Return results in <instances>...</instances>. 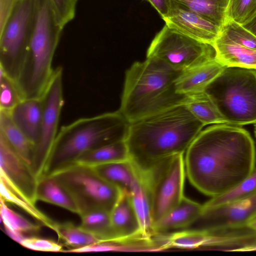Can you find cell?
Segmentation results:
<instances>
[{"label":"cell","mask_w":256,"mask_h":256,"mask_svg":"<svg viewBox=\"0 0 256 256\" xmlns=\"http://www.w3.org/2000/svg\"><path fill=\"white\" fill-rule=\"evenodd\" d=\"M18 0H0V30L4 27Z\"/></svg>","instance_id":"obj_37"},{"label":"cell","mask_w":256,"mask_h":256,"mask_svg":"<svg viewBox=\"0 0 256 256\" xmlns=\"http://www.w3.org/2000/svg\"><path fill=\"white\" fill-rule=\"evenodd\" d=\"M130 159L128 148L126 140H124L88 150L81 155L74 164L94 166Z\"/></svg>","instance_id":"obj_22"},{"label":"cell","mask_w":256,"mask_h":256,"mask_svg":"<svg viewBox=\"0 0 256 256\" xmlns=\"http://www.w3.org/2000/svg\"><path fill=\"white\" fill-rule=\"evenodd\" d=\"M242 26L256 36V12L247 22Z\"/></svg>","instance_id":"obj_40"},{"label":"cell","mask_w":256,"mask_h":256,"mask_svg":"<svg viewBox=\"0 0 256 256\" xmlns=\"http://www.w3.org/2000/svg\"><path fill=\"white\" fill-rule=\"evenodd\" d=\"M184 104L191 114L204 126L226 124L214 102L205 92L188 95Z\"/></svg>","instance_id":"obj_25"},{"label":"cell","mask_w":256,"mask_h":256,"mask_svg":"<svg viewBox=\"0 0 256 256\" xmlns=\"http://www.w3.org/2000/svg\"><path fill=\"white\" fill-rule=\"evenodd\" d=\"M0 178L35 204L38 180L31 166L14 150L0 134Z\"/></svg>","instance_id":"obj_12"},{"label":"cell","mask_w":256,"mask_h":256,"mask_svg":"<svg viewBox=\"0 0 256 256\" xmlns=\"http://www.w3.org/2000/svg\"><path fill=\"white\" fill-rule=\"evenodd\" d=\"M254 136H255V138H256V124L254 126Z\"/></svg>","instance_id":"obj_42"},{"label":"cell","mask_w":256,"mask_h":256,"mask_svg":"<svg viewBox=\"0 0 256 256\" xmlns=\"http://www.w3.org/2000/svg\"><path fill=\"white\" fill-rule=\"evenodd\" d=\"M78 0H50L58 21L64 26L74 17Z\"/></svg>","instance_id":"obj_35"},{"label":"cell","mask_w":256,"mask_h":256,"mask_svg":"<svg viewBox=\"0 0 256 256\" xmlns=\"http://www.w3.org/2000/svg\"><path fill=\"white\" fill-rule=\"evenodd\" d=\"M63 69L54 70L52 78L41 98L42 118L40 136L34 148L32 168L39 180L57 136V130L64 104Z\"/></svg>","instance_id":"obj_11"},{"label":"cell","mask_w":256,"mask_h":256,"mask_svg":"<svg viewBox=\"0 0 256 256\" xmlns=\"http://www.w3.org/2000/svg\"><path fill=\"white\" fill-rule=\"evenodd\" d=\"M172 68L183 72L216 58L213 45L197 40L166 24L156 36L146 53Z\"/></svg>","instance_id":"obj_9"},{"label":"cell","mask_w":256,"mask_h":256,"mask_svg":"<svg viewBox=\"0 0 256 256\" xmlns=\"http://www.w3.org/2000/svg\"><path fill=\"white\" fill-rule=\"evenodd\" d=\"M53 230L57 234L64 244L69 246L70 249L80 248L100 242L94 234L70 222H56Z\"/></svg>","instance_id":"obj_30"},{"label":"cell","mask_w":256,"mask_h":256,"mask_svg":"<svg viewBox=\"0 0 256 256\" xmlns=\"http://www.w3.org/2000/svg\"><path fill=\"white\" fill-rule=\"evenodd\" d=\"M202 210V205L184 196L175 208L154 224L153 231L166 234L186 229L199 218Z\"/></svg>","instance_id":"obj_18"},{"label":"cell","mask_w":256,"mask_h":256,"mask_svg":"<svg viewBox=\"0 0 256 256\" xmlns=\"http://www.w3.org/2000/svg\"><path fill=\"white\" fill-rule=\"evenodd\" d=\"M226 68L215 58L184 70L176 80V92L188 96L204 92L207 86Z\"/></svg>","instance_id":"obj_16"},{"label":"cell","mask_w":256,"mask_h":256,"mask_svg":"<svg viewBox=\"0 0 256 256\" xmlns=\"http://www.w3.org/2000/svg\"><path fill=\"white\" fill-rule=\"evenodd\" d=\"M204 92L226 124H256V69L226 67Z\"/></svg>","instance_id":"obj_6"},{"label":"cell","mask_w":256,"mask_h":256,"mask_svg":"<svg viewBox=\"0 0 256 256\" xmlns=\"http://www.w3.org/2000/svg\"><path fill=\"white\" fill-rule=\"evenodd\" d=\"M256 12V0H229L226 18L243 25Z\"/></svg>","instance_id":"obj_34"},{"label":"cell","mask_w":256,"mask_h":256,"mask_svg":"<svg viewBox=\"0 0 256 256\" xmlns=\"http://www.w3.org/2000/svg\"><path fill=\"white\" fill-rule=\"evenodd\" d=\"M246 225L252 230H256V216L251 219Z\"/></svg>","instance_id":"obj_41"},{"label":"cell","mask_w":256,"mask_h":256,"mask_svg":"<svg viewBox=\"0 0 256 256\" xmlns=\"http://www.w3.org/2000/svg\"><path fill=\"white\" fill-rule=\"evenodd\" d=\"M4 230L6 234L13 240L16 242H17L20 244L22 241L25 239L26 237V235L16 231L12 230L10 229L6 226H4Z\"/></svg>","instance_id":"obj_39"},{"label":"cell","mask_w":256,"mask_h":256,"mask_svg":"<svg viewBox=\"0 0 256 256\" xmlns=\"http://www.w3.org/2000/svg\"><path fill=\"white\" fill-rule=\"evenodd\" d=\"M62 29L50 0H35L33 32L18 78L24 90L39 94L47 86L54 72L52 60Z\"/></svg>","instance_id":"obj_5"},{"label":"cell","mask_w":256,"mask_h":256,"mask_svg":"<svg viewBox=\"0 0 256 256\" xmlns=\"http://www.w3.org/2000/svg\"><path fill=\"white\" fill-rule=\"evenodd\" d=\"M0 110L10 112L24 99L16 82L0 70Z\"/></svg>","instance_id":"obj_33"},{"label":"cell","mask_w":256,"mask_h":256,"mask_svg":"<svg viewBox=\"0 0 256 256\" xmlns=\"http://www.w3.org/2000/svg\"><path fill=\"white\" fill-rule=\"evenodd\" d=\"M256 216V194L234 202L204 210L188 228L212 230L246 226Z\"/></svg>","instance_id":"obj_13"},{"label":"cell","mask_w":256,"mask_h":256,"mask_svg":"<svg viewBox=\"0 0 256 256\" xmlns=\"http://www.w3.org/2000/svg\"><path fill=\"white\" fill-rule=\"evenodd\" d=\"M0 178V200L6 202L14 204L40 222L42 225L54 230L56 222L38 209L35 204L30 202L4 179Z\"/></svg>","instance_id":"obj_29"},{"label":"cell","mask_w":256,"mask_h":256,"mask_svg":"<svg viewBox=\"0 0 256 256\" xmlns=\"http://www.w3.org/2000/svg\"><path fill=\"white\" fill-rule=\"evenodd\" d=\"M8 112L13 122L35 148L41 131V98L24 99Z\"/></svg>","instance_id":"obj_17"},{"label":"cell","mask_w":256,"mask_h":256,"mask_svg":"<svg viewBox=\"0 0 256 256\" xmlns=\"http://www.w3.org/2000/svg\"><path fill=\"white\" fill-rule=\"evenodd\" d=\"M6 203L0 200V218L4 226L30 236H34L39 232L40 229V225L28 220L8 208Z\"/></svg>","instance_id":"obj_31"},{"label":"cell","mask_w":256,"mask_h":256,"mask_svg":"<svg viewBox=\"0 0 256 256\" xmlns=\"http://www.w3.org/2000/svg\"><path fill=\"white\" fill-rule=\"evenodd\" d=\"M164 20L168 17L170 8L171 0H146Z\"/></svg>","instance_id":"obj_38"},{"label":"cell","mask_w":256,"mask_h":256,"mask_svg":"<svg viewBox=\"0 0 256 256\" xmlns=\"http://www.w3.org/2000/svg\"><path fill=\"white\" fill-rule=\"evenodd\" d=\"M136 166L137 175L130 192V198L142 232L151 236L155 233L153 231L150 190L144 172Z\"/></svg>","instance_id":"obj_19"},{"label":"cell","mask_w":256,"mask_h":256,"mask_svg":"<svg viewBox=\"0 0 256 256\" xmlns=\"http://www.w3.org/2000/svg\"><path fill=\"white\" fill-rule=\"evenodd\" d=\"M130 125L118 110L81 118L63 126L57 134L42 178L74 164L88 150L126 140Z\"/></svg>","instance_id":"obj_4"},{"label":"cell","mask_w":256,"mask_h":256,"mask_svg":"<svg viewBox=\"0 0 256 256\" xmlns=\"http://www.w3.org/2000/svg\"><path fill=\"white\" fill-rule=\"evenodd\" d=\"M142 170L150 190L154 226L175 208L184 196L186 172L184 154L174 156L148 169Z\"/></svg>","instance_id":"obj_10"},{"label":"cell","mask_w":256,"mask_h":256,"mask_svg":"<svg viewBox=\"0 0 256 256\" xmlns=\"http://www.w3.org/2000/svg\"><path fill=\"white\" fill-rule=\"evenodd\" d=\"M218 36L234 43L256 50V36L242 25L230 19H226Z\"/></svg>","instance_id":"obj_32"},{"label":"cell","mask_w":256,"mask_h":256,"mask_svg":"<svg viewBox=\"0 0 256 256\" xmlns=\"http://www.w3.org/2000/svg\"><path fill=\"white\" fill-rule=\"evenodd\" d=\"M166 24L188 36L212 45L218 38L220 28L193 12L187 6L171 0Z\"/></svg>","instance_id":"obj_14"},{"label":"cell","mask_w":256,"mask_h":256,"mask_svg":"<svg viewBox=\"0 0 256 256\" xmlns=\"http://www.w3.org/2000/svg\"><path fill=\"white\" fill-rule=\"evenodd\" d=\"M49 176L58 181L68 192L80 216L95 210L110 212L122 192L89 166L74 164Z\"/></svg>","instance_id":"obj_7"},{"label":"cell","mask_w":256,"mask_h":256,"mask_svg":"<svg viewBox=\"0 0 256 256\" xmlns=\"http://www.w3.org/2000/svg\"><path fill=\"white\" fill-rule=\"evenodd\" d=\"M112 228L117 238V242L144 236L133 207L130 194L122 191L121 194L110 212Z\"/></svg>","instance_id":"obj_15"},{"label":"cell","mask_w":256,"mask_h":256,"mask_svg":"<svg viewBox=\"0 0 256 256\" xmlns=\"http://www.w3.org/2000/svg\"><path fill=\"white\" fill-rule=\"evenodd\" d=\"M219 28L226 18L229 0H174Z\"/></svg>","instance_id":"obj_28"},{"label":"cell","mask_w":256,"mask_h":256,"mask_svg":"<svg viewBox=\"0 0 256 256\" xmlns=\"http://www.w3.org/2000/svg\"><path fill=\"white\" fill-rule=\"evenodd\" d=\"M213 46L216 59L226 67L256 69V50L218 36Z\"/></svg>","instance_id":"obj_20"},{"label":"cell","mask_w":256,"mask_h":256,"mask_svg":"<svg viewBox=\"0 0 256 256\" xmlns=\"http://www.w3.org/2000/svg\"><path fill=\"white\" fill-rule=\"evenodd\" d=\"M0 134L14 150L31 166L34 146L14 124L9 112L2 110H0Z\"/></svg>","instance_id":"obj_23"},{"label":"cell","mask_w":256,"mask_h":256,"mask_svg":"<svg viewBox=\"0 0 256 256\" xmlns=\"http://www.w3.org/2000/svg\"><path fill=\"white\" fill-rule=\"evenodd\" d=\"M204 126L184 104L131 122L126 139L130 160L147 170L174 156L184 154Z\"/></svg>","instance_id":"obj_2"},{"label":"cell","mask_w":256,"mask_h":256,"mask_svg":"<svg viewBox=\"0 0 256 256\" xmlns=\"http://www.w3.org/2000/svg\"><path fill=\"white\" fill-rule=\"evenodd\" d=\"M91 167L106 180L130 194L137 175L136 166L130 159Z\"/></svg>","instance_id":"obj_21"},{"label":"cell","mask_w":256,"mask_h":256,"mask_svg":"<svg viewBox=\"0 0 256 256\" xmlns=\"http://www.w3.org/2000/svg\"><path fill=\"white\" fill-rule=\"evenodd\" d=\"M185 153L189 180L212 197L232 189L255 169L254 142L241 126L220 124L208 126L200 132Z\"/></svg>","instance_id":"obj_1"},{"label":"cell","mask_w":256,"mask_h":256,"mask_svg":"<svg viewBox=\"0 0 256 256\" xmlns=\"http://www.w3.org/2000/svg\"><path fill=\"white\" fill-rule=\"evenodd\" d=\"M36 198V201L51 204L78 215V208L70 194L52 176H44L38 180Z\"/></svg>","instance_id":"obj_24"},{"label":"cell","mask_w":256,"mask_h":256,"mask_svg":"<svg viewBox=\"0 0 256 256\" xmlns=\"http://www.w3.org/2000/svg\"><path fill=\"white\" fill-rule=\"evenodd\" d=\"M20 244L30 250L46 252H64L62 246L56 242L49 239L29 236L24 239Z\"/></svg>","instance_id":"obj_36"},{"label":"cell","mask_w":256,"mask_h":256,"mask_svg":"<svg viewBox=\"0 0 256 256\" xmlns=\"http://www.w3.org/2000/svg\"><path fill=\"white\" fill-rule=\"evenodd\" d=\"M34 18L35 0H18L0 30V70L16 81L29 48Z\"/></svg>","instance_id":"obj_8"},{"label":"cell","mask_w":256,"mask_h":256,"mask_svg":"<svg viewBox=\"0 0 256 256\" xmlns=\"http://www.w3.org/2000/svg\"><path fill=\"white\" fill-rule=\"evenodd\" d=\"M256 194V168L244 180L232 189L212 197L202 204V210L212 208L246 198Z\"/></svg>","instance_id":"obj_27"},{"label":"cell","mask_w":256,"mask_h":256,"mask_svg":"<svg viewBox=\"0 0 256 256\" xmlns=\"http://www.w3.org/2000/svg\"><path fill=\"white\" fill-rule=\"evenodd\" d=\"M80 227L96 236L100 241L117 242L112 228L110 212L95 210L80 216Z\"/></svg>","instance_id":"obj_26"},{"label":"cell","mask_w":256,"mask_h":256,"mask_svg":"<svg viewBox=\"0 0 256 256\" xmlns=\"http://www.w3.org/2000/svg\"><path fill=\"white\" fill-rule=\"evenodd\" d=\"M182 72L154 58L134 62L126 72L118 110L131 122L184 104L188 96L176 88Z\"/></svg>","instance_id":"obj_3"}]
</instances>
